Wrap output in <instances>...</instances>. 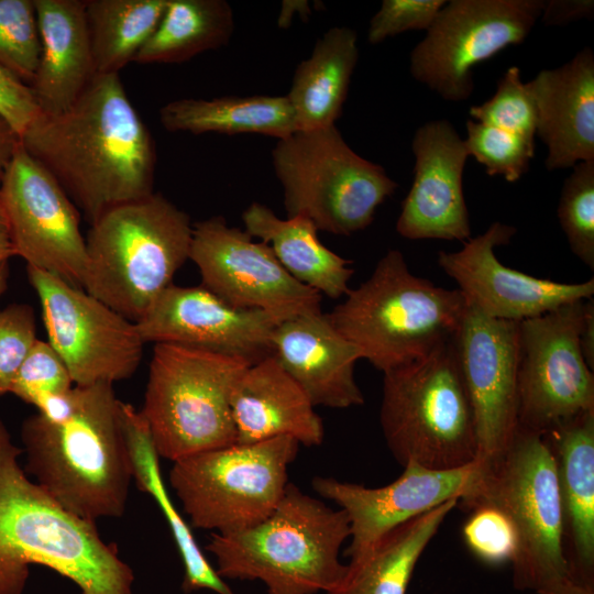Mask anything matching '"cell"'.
<instances>
[{
	"label": "cell",
	"mask_w": 594,
	"mask_h": 594,
	"mask_svg": "<svg viewBox=\"0 0 594 594\" xmlns=\"http://www.w3.org/2000/svg\"><path fill=\"white\" fill-rule=\"evenodd\" d=\"M516 232L515 227L495 221L484 233L463 242L459 251H439L438 265L457 283L468 304L491 318L520 322L593 297V278L561 283L505 266L495 249L509 244Z\"/></svg>",
	"instance_id": "obj_19"
},
{
	"label": "cell",
	"mask_w": 594,
	"mask_h": 594,
	"mask_svg": "<svg viewBox=\"0 0 594 594\" xmlns=\"http://www.w3.org/2000/svg\"><path fill=\"white\" fill-rule=\"evenodd\" d=\"M469 113L474 121L535 143V103L517 66L507 68L497 82L495 94L483 103L472 106Z\"/></svg>",
	"instance_id": "obj_37"
},
{
	"label": "cell",
	"mask_w": 594,
	"mask_h": 594,
	"mask_svg": "<svg viewBox=\"0 0 594 594\" xmlns=\"http://www.w3.org/2000/svg\"><path fill=\"white\" fill-rule=\"evenodd\" d=\"M350 538L345 513L293 483L272 514L244 530L212 532L206 546L222 579L261 581L267 594L329 593L344 579L340 550Z\"/></svg>",
	"instance_id": "obj_4"
},
{
	"label": "cell",
	"mask_w": 594,
	"mask_h": 594,
	"mask_svg": "<svg viewBox=\"0 0 594 594\" xmlns=\"http://www.w3.org/2000/svg\"><path fill=\"white\" fill-rule=\"evenodd\" d=\"M483 466L476 495L461 506L491 504L513 521L519 539L515 588L538 592L570 579L556 461L543 435L517 427L505 451Z\"/></svg>",
	"instance_id": "obj_9"
},
{
	"label": "cell",
	"mask_w": 594,
	"mask_h": 594,
	"mask_svg": "<svg viewBox=\"0 0 594 594\" xmlns=\"http://www.w3.org/2000/svg\"><path fill=\"white\" fill-rule=\"evenodd\" d=\"M122 415L133 480L142 492L154 499L170 528L184 566L183 591L191 593L210 590L217 594H234L209 563L189 525L170 499L162 479L160 455L141 411L135 410L130 404L122 403Z\"/></svg>",
	"instance_id": "obj_30"
},
{
	"label": "cell",
	"mask_w": 594,
	"mask_h": 594,
	"mask_svg": "<svg viewBox=\"0 0 594 594\" xmlns=\"http://www.w3.org/2000/svg\"><path fill=\"white\" fill-rule=\"evenodd\" d=\"M380 422L402 465L415 461L451 470L476 461L473 413L454 340L422 360L384 373Z\"/></svg>",
	"instance_id": "obj_7"
},
{
	"label": "cell",
	"mask_w": 594,
	"mask_h": 594,
	"mask_svg": "<svg viewBox=\"0 0 594 594\" xmlns=\"http://www.w3.org/2000/svg\"><path fill=\"white\" fill-rule=\"evenodd\" d=\"M231 411L240 444L290 437L302 446L317 447L324 439L314 404L273 354L251 364L239 378Z\"/></svg>",
	"instance_id": "obj_24"
},
{
	"label": "cell",
	"mask_w": 594,
	"mask_h": 594,
	"mask_svg": "<svg viewBox=\"0 0 594 594\" xmlns=\"http://www.w3.org/2000/svg\"><path fill=\"white\" fill-rule=\"evenodd\" d=\"M41 54L29 85L43 116L69 109L97 75L85 0H34Z\"/></svg>",
	"instance_id": "obj_25"
},
{
	"label": "cell",
	"mask_w": 594,
	"mask_h": 594,
	"mask_svg": "<svg viewBox=\"0 0 594 594\" xmlns=\"http://www.w3.org/2000/svg\"><path fill=\"white\" fill-rule=\"evenodd\" d=\"M415 156L411 187L402 202L396 231L409 240L465 242L471 238L463 194L469 153L464 139L446 119L419 127L411 141Z\"/></svg>",
	"instance_id": "obj_21"
},
{
	"label": "cell",
	"mask_w": 594,
	"mask_h": 594,
	"mask_svg": "<svg viewBox=\"0 0 594 594\" xmlns=\"http://www.w3.org/2000/svg\"><path fill=\"white\" fill-rule=\"evenodd\" d=\"M447 0H384L373 15L367 41L378 44L407 31H427Z\"/></svg>",
	"instance_id": "obj_41"
},
{
	"label": "cell",
	"mask_w": 594,
	"mask_h": 594,
	"mask_svg": "<svg viewBox=\"0 0 594 594\" xmlns=\"http://www.w3.org/2000/svg\"><path fill=\"white\" fill-rule=\"evenodd\" d=\"M300 443L277 437L233 443L173 462L169 483L196 528L229 534L267 518L288 485Z\"/></svg>",
	"instance_id": "obj_11"
},
{
	"label": "cell",
	"mask_w": 594,
	"mask_h": 594,
	"mask_svg": "<svg viewBox=\"0 0 594 594\" xmlns=\"http://www.w3.org/2000/svg\"><path fill=\"white\" fill-rule=\"evenodd\" d=\"M0 114L21 135L41 116L29 85L0 65Z\"/></svg>",
	"instance_id": "obj_42"
},
{
	"label": "cell",
	"mask_w": 594,
	"mask_h": 594,
	"mask_svg": "<svg viewBox=\"0 0 594 594\" xmlns=\"http://www.w3.org/2000/svg\"><path fill=\"white\" fill-rule=\"evenodd\" d=\"M33 308L11 304L0 310V396L10 393L12 383L36 338Z\"/></svg>",
	"instance_id": "obj_40"
},
{
	"label": "cell",
	"mask_w": 594,
	"mask_h": 594,
	"mask_svg": "<svg viewBox=\"0 0 594 594\" xmlns=\"http://www.w3.org/2000/svg\"><path fill=\"white\" fill-rule=\"evenodd\" d=\"M580 346L587 366L594 370V300H585L584 316L580 331Z\"/></svg>",
	"instance_id": "obj_45"
},
{
	"label": "cell",
	"mask_w": 594,
	"mask_h": 594,
	"mask_svg": "<svg viewBox=\"0 0 594 594\" xmlns=\"http://www.w3.org/2000/svg\"><path fill=\"white\" fill-rule=\"evenodd\" d=\"M40 54L34 0H0V65L30 85Z\"/></svg>",
	"instance_id": "obj_35"
},
{
	"label": "cell",
	"mask_w": 594,
	"mask_h": 594,
	"mask_svg": "<svg viewBox=\"0 0 594 594\" xmlns=\"http://www.w3.org/2000/svg\"><path fill=\"white\" fill-rule=\"evenodd\" d=\"M189 260L201 285L237 308L264 311L280 322L321 311V294L296 280L267 244L223 217L194 224Z\"/></svg>",
	"instance_id": "obj_15"
},
{
	"label": "cell",
	"mask_w": 594,
	"mask_h": 594,
	"mask_svg": "<svg viewBox=\"0 0 594 594\" xmlns=\"http://www.w3.org/2000/svg\"><path fill=\"white\" fill-rule=\"evenodd\" d=\"M22 453L0 419V594H23L31 564L54 570L80 594H132L133 571L117 546L30 480Z\"/></svg>",
	"instance_id": "obj_3"
},
{
	"label": "cell",
	"mask_w": 594,
	"mask_h": 594,
	"mask_svg": "<svg viewBox=\"0 0 594 594\" xmlns=\"http://www.w3.org/2000/svg\"><path fill=\"white\" fill-rule=\"evenodd\" d=\"M403 473L382 487L316 476L311 486L342 509L350 525L344 556L353 560L397 526L457 498L464 504L477 493L484 468L477 461L451 470H436L408 461Z\"/></svg>",
	"instance_id": "obj_17"
},
{
	"label": "cell",
	"mask_w": 594,
	"mask_h": 594,
	"mask_svg": "<svg viewBox=\"0 0 594 594\" xmlns=\"http://www.w3.org/2000/svg\"><path fill=\"white\" fill-rule=\"evenodd\" d=\"M465 127L469 156L484 166L490 176H503L506 182L515 183L528 172L535 143L472 119Z\"/></svg>",
	"instance_id": "obj_36"
},
{
	"label": "cell",
	"mask_w": 594,
	"mask_h": 594,
	"mask_svg": "<svg viewBox=\"0 0 594 594\" xmlns=\"http://www.w3.org/2000/svg\"><path fill=\"white\" fill-rule=\"evenodd\" d=\"M112 384L74 385L21 426L24 471L69 513L96 522L127 508L132 464Z\"/></svg>",
	"instance_id": "obj_2"
},
{
	"label": "cell",
	"mask_w": 594,
	"mask_h": 594,
	"mask_svg": "<svg viewBox=\"0 0 594 594\" xmlns=\"http://www.w3.org/2000/svg\"><path fill=\"white\" fill-rule=\"evenodd\" d=\"M14 256L9 222L0 194V264Z\"/></svg>",
	"instance_id": "obj_47"
},
{
	"label": "cell",
	"mask_w": 594,
	"mask_h": 594,
	"mask_svg": "<svg viewBox=\"0 0 594 594\" xmlns=\"http://www.w3.org/2000/svg\"><path fill=\"white\" fill-rule=\"evenodd\" d=\"M564 179L558 219L572 253L594 270V161L580 162Z\"/></svg>",
	"instance_id": "obj_34"
},
{
	"label": "cell",
	"mask_w": 594,
	"mask_h": 594,
	"mask_svg": "<svg viewBox=\"0 0 594 594\" xmlns=\"http://www.w3.org/2000/svg\"><path fill=\"white\" fill-rule=\"evenodd\" d=\"M160 121L167 131L193 134L258 133L282 140L297 131L286 96L177 99L161 108Z\"/></svg>",
	"instance_id": "obj_31"
},
{
	"label": "cell",
	"mask_w": 594,
	"mask_h": 594,
	"mask_svg": "<svg viewBox=\"0 0 594 594\" xmlns=\"http://www.w3.org/2000/svg\"><path fill=\"white\" fill-rule=\"evenodd\" d=\"M280 323L260 310L231 306L200 286L169 285L135 322L144 343L174 344L256 363L272 355Z\"/></svg>",
	"instance_id": "obj_20"
},
{
	"label": "cell",
	"mask_w": 594,
	"mask_h": 594,
	"mask_svg": "<svg viewBox=\"0 0 594 594\" xmlns=\"http://www.w3.org/2000/svg\"><path fill=\"white\" fill-rule=\"evenodd\" d=\"M0 194L14 256L82 288L88 257L80 212L22 143L1 180Z\"/></svg>",
	"instance_id": "obj_16"
},
{
	"label": "cell",
	"mask_w": 594,
	"mask_h": 594,
	"mask_svg": "<svg viewBox=\"0 0 594 594\" xmlns=\"http://www.w3.org/2000/svg\"><path fill=\"white\" fill-rule=\"evenodd\" d=\"M272 161L288 217L305 216L337 235L369 227L398 187L382 166L355 153L336 125L278 140Z\"/></svg>",
	"instance_id": "obj_10"
},
{
	"label": "cell",
	"mask_w": 594,
	"mask_h": 594,
	"mask_svg": "<svg viewBox=\"0 0 594 594\" xmlns=\"http://www.w3.org/2000/svg\"><path fill=\"white\" fill-rule=\"evenodd\" d=\"M251 364L180 345H154L140 411L160 458L175 462L237 443L231 395Z\"/></svg>",
	"instance_id": "obj_8"
},
{
	"label": "cell",
	"mask_w": 594,
	"mask_h": 594,
	"mask_svg": "<svg viewBox=\"0 0 594 594\" xmlns=\"http://www.w3.org/2000/svg\"><path fill=\"white\" fill-rule=\"evenodd\" d=\"M252 238L267 244L283 267L299 283L337 299L345 296L354 274L351 261L328 249L315 223L305 216L282 219L267 206L252 202L242 213Z\"/></svg>",
	"instance_id": "obj_27"
},
{
	"label": "cell",
	"mask_w": 594,
	"mask_h": 594,
	"mask_svg": "<svg viewBox=\"0 0 594 594\" xmlns=\"http://www.w3.org/2000/svg\"><path fill=\"white\" fill-rule=\"evenodd\" d=\"M593 14V0H546L540 20L546 26H563Z\"/></svg>",
	"instance_id": "obj_43"
},
{
	"label": "cell",
	"mask_w": 594,
	"mask_h": 594,
	"mask_svg": "<svg viewBox=\"0 0 594 594\" xmlns=\"http://www.w3.org/2000/svg\"><path fill=\"white\" fill-rule=\"evenodd\" d=\"M454 345L473 413L476 461L486 465L518 427L519 322L491 318L468 304Z\"/></svg>",
	"instance_id": "obj_18"
},
{
	"label": "cell",
	"mask_w": 594,
	"mask_h": 594,
	"mask_svg": "<svg viewBox=\"0 0 594 594\" xmlns=\"http://www.w3.org/2000/svg\"><path fill=\"white\" fill-rule=\"evenodd\" d=\"M585 300L519 322V428L544 435L594 410V375L580 346Z\"/></svg>",
	"instance_id": "obj_13"
},
{
	"label": "cell",
	"mask_w": 594,
	"mask_h": 594,
	"mask_svg": "<svg viewBox=\"0 0 594 594\" xmlns=\"http://www.w3.org/2000/svg\"><path fill=\"white\" fill-rule=\"evenodd\" d=\"M470 512L462 529L470 551L491 565L513 562L518 552L519 539L510 518L491 504L475 505Z\"/></svg>",
	"instance_id": "obj_38"
},
{
	"label": "cell",
	"mask_w": 594,
	"mask_h": 594,
	"mask_svg": "<svg viewBox=\"0 0 594 594\" xmlns=\"http://www.w3.org/2000/svg\"><path fill=\"white\" fill-rule=\"evenodd\" d=\"M21 143L89 223L154 193L155 143L119 74H97L69 109L42 114Z\"/></svg>",
	"instance_id": "obj_1"
},
{
	"label": "cell",
	"mask_w": 594,
	"mask_h": 594,
	"mask_svg": "<svg viewBox=\"0 0 594 594\" xmlns=\"http://www.w3.org/2000/svg\"><path fill=\"white\" fill-rule=\"evenodd\" d=\"M458 505L450 499L384 535L350 560L340 585L327 594H406L419 558Z\"/></svg>",
	"instance_id": "obj_29"
},
{
	"label": "cell",
	"mask_w": 594,
	"mask_h": 594,
	"mask_svg": "<svg viewBox=\"0 0 594 594\" xmlns=\"http://www.w3.org/2000/svg\"><path fill=\"white\" fill-rule=\"evenodd\" d=\"M9 280V262L0 264V299L7 290Z\"/></svg>",
	"instance_id": "obj_48"
},
{
	"label": "cell",
	"mask_w": 594,
	"mask_h": 594,
	"mask_svg": "<svg viewBox=\"0 0 594 594\" xmlns=\"http://www.w3.org/2000/svg\"><path fill=\"white\" fill-rule=\"evenodd\" d=\"M544 0H450L410 53V74L446 101L462 102L474 89L472 69L522 43Z\"/></svg>",
	"instance_id": "obj_12"
},
{
	"label": "cell",
	"mask_w": 594,
	"mask_h": 594,
	"mask_svg": "<svg viewBox=\"0 0 594 594\" xmlns=\"http://www.w3.org/2000/svg\"><path fill=\"white\" fill-rule=\"evenodd\" d=\"M167 0H85L97 74H119L156 30Z\"/></svg>",
	"instance_id": "obj_33"
},
{
	"label": "cell",
	"mask_w": 594,
	"mask_h": 594,
	"mask_svg": "<svg viewBox=\"0 0 594 594\" xmlns=\"http://www.w3.org/2000/svg\"><path fill=\"white\" fill-rule=\"evenodd\" d=\"M74 382L65 363L47 342L37 339L20 367L10 393L35 408L48 397L66 393Z\"/></svg>",
	"instance_id": "obj_39"
},
{
	"label": "cell",
	"mask_w": 594,
	"mask_h": 594,
	"mask_svg": "<svg viewBox=\"0 0 594 594\" xmlns=\"http://www.w3.org/2000/svg\"><path fill=\"white\" fill-rule=\"evenodd\" d=\"M537 594H594V585L574 581L572 578L542 588Z\"/></svg>",
	"instance_id": "obj_46"
},
{
	"label": "cell",
	"mask_w": 594,
	"mask_h": 594,
	"mask_svg": "<svg viewBox=\"0 0 594 594\" xmlns=\"http://www.w3.org/2000/svg\"><path fill=\"white\" fill-rule=\"evenodd\" d=\"M358 59V36L350 28H331L317 40L310 56L296 67L286 95L297 131L336 125Z\"/></svg>",
	"instance_id": "obj_28"
},
{
	"label": "cell",
	"mask_w": 594,
	"mask_h": 594,
	"mask_svg": "<svg viewBox=\"0 0 594 594\" xmlns=\"http://www.w3.org/2000/svg\"><path fill=\"white\" fill-rule=\"evenodd\" d=\"M233 31V11L224 0H167L156 30L134 63H184L227 45Z\"/></svg>",
	"instance_id": "obj_32"
},
{
	"label": "cell",
	"mask_w": 594,
	"mask_h": 594,
	"mask_svg": "<svg viewBox=\"0 0 594 594\" xmlns=\"http://www.w3.org/2000/svg\"><path fill=\"white\" fill-rule=\"evenodd\" d=\"M556 461L571 578L594 585V410L543 435Z\"/></svg>",
	"instance_id": "obj_26"
},
{
	"label": "cell",
	"mask_w": 594,
	"mask_h": 594,
	"mask_svg": "<svg viewBox=\"0 0 594 594\" xmlns=\"http://www.w3.org/2000/svg\"><path fill=\"white\" fill-rule=\"evenodd\" d=\"M20 144V135L0 114V184Z\"/></svg>",
	"instance_id": "obj_44"
},
{
	"label": "cell",
	"mask_w": 594,
	"mask_h": 594,
	"mask_svg": "<svg viewBox=\"0 0 594 594\" xmlns=\"http://www.w3.org/2000/svg\"><path fill=\"white\" fill-rule=\"evenodd\" d=\"M271 342L272 354L315 407L349 408L364 403L354 377L361 353L327 314H306L282 321Z\"/></svg>",
	"instance_id": "obj_22"
},
{
	"label": "cell",
	"mask_w": 594,
	"mask_h": 594,
	"mask_svg": "<svg viewBox=\"0 0 594 594\" xmlns=\"http://www.w3.org/2000/svg\"><path fill=\"white\" fill-rule=\"evenodd\" d=\"M194 224L163 195L117 206L90 223L82 289L132 322L189 260Z\"/></svg>",
	"instance_id": "obj_6"
},
{
	"label": "cell",
	"mask_w": 594,
	"mask_h": 594,
	"mask_svg": "<svg viewBox=\"0 0 594 594\" xmlns=\"http://www.w3.org/2000/svg\"><path fill=\"white\" fill-rule=\"evenodd\" d=\"M536 109V136L547 147L548 170L594 161V54L578 52L568 63L540 70L526 82Z\"/></svg>",
	"instance_id": "obj_23"
},
{
	"label": "cell",
	"mask_w": 594,
	"mask_h": 594,
	"mask_svg": "<svg viewBox=\"0 0 594 594\" xmlns=\"http://www.w3.org/2000/svg\"><path fill=\"white\" fill-rule=\"evenodd\" d=\"M26 273L41 304L47 342L74 385L113 384L135 373L145 344L135 322L55 275L31 266Z\"/></svg>",
	"instance_id": "obj_14"
},
{
	"label": "cell",
	"mask_w": 594,
	"mask_h": 594,
	"mask_svg": "<svg viewBox=\"0 0 594 594\" xmlns=\"http://www.w3.org/2000/svg\"><path fill=\"white\" fill-rule=\"evenodd\" d=\"M466 307L458 288L414 275L403 253L389 250L327 316L362 359L386 373L452 342Z\"/></svg>",
	"instance_id": "obj_5"
}]
</instances>
